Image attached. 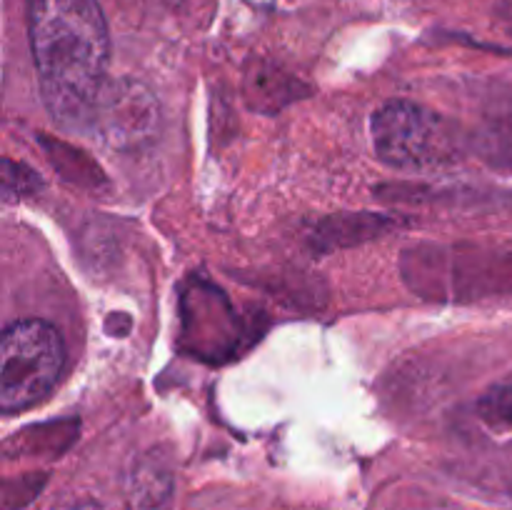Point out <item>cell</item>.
<instances>
[{
  "label": "cell",
  "instance_id": "cell-1",
  "mask_svg": "<svg viewBox=\"0 0 512 510\" xmlns=\"http://www.w3.org/2000/svg\"><path fill=\"white\" fill-rule=\"evenodd\" d=\"M40 98L55 123L90 125L105 88L110 33L98 0H25Z\"/></svg>",
  "mask_w": 512,
  "mask_h": 510
},
{
  "label": "cell",
  "instance_id": "cell-2",
  "mask_svg": "<svg viewBox=\"0 0 512 510\" xmlns=\"http://www.w3.org/2000/svg\"><path fill=\"white\" fill-rule=\"evenodd\" d=\"M65 365L58 328L38 318L8 325L0 343V410L20 413L48 398Z\"/></svg>",
  "mask_w": 512,
  "mask_h": 510
},
{
  "label": "cell",
  "instance_id": "cell-3",
  "mask_svg": "<svg viewBox=\"0 0 512 510\" xmlns=\"http://www.w3.org/2000/svg\"><path fill=\"white\" fill-rule=\"evenodd\" d=\"M375 153L393 168H428L453 155V138L440 115L408 103L390 100L370 120Z\"/></svg>",
  "mask_w": 512,
  "mask_h": 510
},
{
  "label": "cell",
  "instance_id": "cell-4",
  "mask_svg": "<svg viewBox=\"0 0 512 510\" xmlns=\"http://www.w3.org/2000/svg\"><path fill=\"white\" fill-rule=\"evenodd\" d=\"M90 125L100 138L118 150H133L155 138L160 125V105L138 80L105 83Z\"/></svg>",
  "mask_w": 512,
  "mask_h": 510
},
{
  "label": "cell",
  "instance_id": "cell-5",
  "mask_svg": "<svg viewBox=\"0 0 512 510\" xmlns=\"http://www.w3.org/2000/svg\"><path fill=\"white\" fill-rule=\"evenodd\" d=\"M173 493V473L158 450L140 455L125 480L130 510H165Z\"/></svg>",
  "mask_w": 512,
  "mask_h": 510
},
{
  "label": "cell",
  "instance_id": "cell-6",
  "mask_svg": "<svg viewBox=\"0 0 512 510\" xmlns=\"http://www.w3.org/2000/svg\"><path fill=\"white\" fill-rule=\"evenodd\" d=\"M480 150L500 168H512V93L500 98L480 130Z\"/></svg>",
  "mask_w": 512,
  "mask_h": 510
},
{
  "label": "cell",
  "instance_id": "cell-7",
  "mask_svg": "<svg viewBox=\"0 0 512 510\" xmlns=\"http://www.w3.org/2000/svg\"><path fill=\"white\" fill-rule=\"evenodd\" d=\"M478 413L483 423L498 433H512V375L485 390Z\"/></svg>",
  "mask_w": 512,
  "mask_h": 510
},
{
  "label": "cell",
  "instance_id": "cell-8",
  "mask_svg": "<svg viewBox=\"0 0 512 510\" xmlns=\"http://www.w3.org/2000/svg\"><path fill=\"white\" fill-rule=\"evenodd\" d=\"M60 510H105L103 505L100 503H95V500H75V503H70V505H65V508H60Z\"/></svg>",
  "mask_w": 512,
  "mask_h": 510
}]
</instances>
